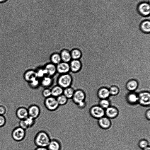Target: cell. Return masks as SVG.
<instances>
[{
  "label": "cell",
  "mask_w": 150,
  "mask_h": 150,
  "mask_svg": "<svg viewBox=\"0 0 150 150\" xmlns=\"http://www.w3.org/2000/svg\"><path fill=\"white\" fill-rule=\"evenodd\" d=\"M51 139L46 132L40 130L35 135L34 139V143L36 147H47Z\"/></svg>",
  "instance_id": "1"
},
{
  "label": "cell",
  "mask_w": 150,
  "mask_h": 150,
  "mask_svg": "<svg viewBox=\"0 0 150 150\" xmlns=\"http://www.w3.org/2000/svg\"><path fill=\"white\" fill-rule=\"evenodd\" d=\"M136 11L139 15L144 17H149L150 13L149 0H142L137 4Z\"/></svg>",
  "instance_id": "2"
},
{
  "label": "cell",
  "mask_w": 150,
  "mask_h": 150,
  "mask_svg": "<svg viewBox=\"0 0 150 150\" xmlns=\"http://www.w3.org/2000/svg\"><path fill=\"white\" fill-rule=\"evenodd\" d=\"M73 81L72 77L69 73L60 74L57 79V85L63 88L71 86Z\"/></svg>",
  "instance_id": "3"
},
{
  "label": "cell",
  "mask_w": 150,
  "mask_h": 150,
  "mask_svg": "<svg viewBox=\"0 0 150 150\" xmlns=\"http://www.w3.org/2000/svg\"><path fill=\"white\" fill-rule=\"evenodd\" d=\"M89 112L91 117L97 120L105 116V110L98 105L91 106Z\"/></svg>",
  "instance_id": "4"
},
{
  "label": "cell",
  "mask_w": 150,
  "mask_h": 150,
  "mask_svg": "<svg viewBox=\"0 0 150 150\" xmlns=\"http://www.w3.org/2000/svg\"><path fill=\"white\" fill-rule=\"evenodd\" d=\"M44 104L45 108L50 111H56L59 106L56 98L52 96L45 98Z\"/></svg>",
  "instance_id": "5"
},
{
  "label": "cell",
  "mask_w": 150,
  "mask_h": 150,
  "mask_svg": "<svg viewBox=\"0 0 150 150\" xmlns=\"http://www.w3.org/2000/svg\"><path fill=\"white\" fill-rule=\"evenodd\" d=\"M138 95L139 104L143 107H149L150 105V92L141 91L138 93Z\"/></svg>",
  "instance_id": "6"
},
{
  "label": "cell",
  "mask_w": 150,
  "mask_h": 150,
  "mask_svg": "<svg viewBox=\"0 0 150 150\" xmlns=\"http://www.w3.org/2000/svg\"><path fill=\"white\" fill-rule=\"evenodd\" d=\"M86 94L84 91L82 89H78L75 90L71 99L73 103L77 105L86 100Z\"/></svg>",
  "instance_id": "7"
},
{
  "label": "cell",
  "mask_w": 150,
  "mask_h": 150,
  "mask_svg": "<svg viewBox=\"0 0 150 150\" xmlns=\"http://www.w3.org/2000/svg\"><path fill=\"white\" fill-rule=\"evenodd\" d=\"M26 135V130L20 127L15 128L13 130L11 134V136L13 139L16 141L18 142L24 139Z\"/></svg>",
  "instance_id": "8"
},
{
  "label": "cell",
  "mask_w": 150,
  "mask_h": 150,
  "mask_svg": "<svg viewBox=\"0 0 150 150\" xmlns=\"http://www.w3.org/2000/svg\"><path fill=\"white\" fill-rule=\"evenodd\" d=\"M70 71L78 73L82 71L83 64L81 60L71 59L69 63Z\"/></svg>",
  "instance_id": "9"
},
{
  "label": "cell",
  "mask_w": 150,
  "mask_h": 150,
  "mask_svg": "<svg viewBox=\"0 0 150 150\" xmlns=\"http://www.w3.org/2000/svg\"><path fill=\"white\" fill-rule=\"evenodd\" d=\"M28 116L35 120L39 117L41 112L39 107L37 105L32 104L27 108Z\"/></svg>",
  "instance_id": "10"
},
{
  "label": "cell",
  "mask_w": 150,
  "mask_h": 150,
  "mask_svg": "<svg viewBox=\"0 0 150 150\" xmlns=\"http://www.w3.org/2000/svg\"><path fill=\"white\" fill-rule=\"evenodd\" d=\"M120 112L118 109L114 106H110L105 109V115L110 119H115L118 117Z\"/></svg>",
  "instance_id": "11"
},
{
  "label": "cell",
  "mask_w": 150,
  "mask_h": 150,
  "mask_svg": "<svg viewBox=\"0 0 150 150\" xmlns=\"http://www.w3.org/2000/svg\"><path fill=\"white\" fill-rule=\"evenodd\" d=\"M97 122L99 127L104 130L109 129L112 125L111 119L105 116L98 119Z\"/></svg>",
  "instance_id": "12"
},
{
  "label": "cell",
  "mask_w": 150,
  "mask_h": 150,
  "mask_svg": "<svg viewBox=\"0 0 150 150\" xmlns=\"http://www.w3.org/2000/svg\"><path fill=\"white\" fill-rule=\"evenodd\" d=\"M56 66L57 73L60 74L69 73L70 71L69 63L61 61Z\"/></svg>",
  "instance_id": "13"
},
{
  "label": "cell",
  "mask_w": 150,
  "mask_h": 150,
  "mask_svg": "<svg viewBox=\"0 0 150 150\" xmlns=\"http://www.w3.org/2000/svg\"><path fill=\"white\" fill-rule=\"evenodd\" d=\"M126 100L127 102L131 106L136 105L138 103V93L134 92H130L127 95Z\"/></svg>",
  "instance_id": "14"
},
{
  "label": "cell",
  "mask_w": 150,
  "mask_h": 150,
  "mask_svg": "<svg viewBox=\"0 0 150 150\" xmlns=\"http://www.w3.org/2000/svg\"><path fill=\"white\" fill-rule=\"evenodd\" d=\"M24 80L28 83L37 78L36 71L33 69H28L25 71L23 74Z\"/></svg>",
  "instance_id": "15"
},
{
  "label": "cell",
  "mask_w": 150,
  "mask_h": 150,
  "mask_svg": "<svg viewBox=\"0 0 150 150\" xmlns=\"http://www.w3.org/2000/svg\"><path fill=\"white\" fill-rule=\"evenodd\" d=\"M43 67L47 76L52 77L57 73L56 65L50 62L46 63Z\"/></svg>",
  "instance_id": "16"
},
{
  "label": "cell",
  "mask_w": 150,
  "mask_h": 150,
  "mask_svg": "<svg viewBox=\"0 0 150 150\" xmlns=\"http://www.w3.org/2000/svg\"><path fill=\"white\" fill-rule=\"evenodd\" d=\"M47 148L48 150H62V149L61 142L54 139H51Z\"/></svg>",
  "instance_id": "17"
},
{
  "label": "cell",
  "mask_w": 150,
  "mask_h": 150,
  "mask_svg": "<svg viewBox=\"0 0 150 150\" xmlns=\"http://www.w3.org/2000/svg\"><path fill=\"white\" fill-rule=\"evenodd\" d=\"M140 30L143 33H150V21L149 19H144L141 21L139 25Z\"/></svg>",
  "instance_id": "18"
},
{
  "label": "cell",
  "mask_w": 150,
  "mask_h": 150,
  "mask_svg": "<svg viewBox=\"0 0 150 150\" xmlns=\"http://www.w3.org/2000/svg\"><path fill=\"white\" fill-rule=\"evenodd\" d=\"M16 115L20 120L25 119L28 117L27 108L23 106L19 107L16 111Z\"/></svg>",
  "instance_id": "19"
},
{
  "label": "cell",
  "mask_w": 150,
  "mask_h": 150,
  "mask_svg": "<svg viewBox=\"0 0 150 150\" xmlns=\"http://www.w3.org/2000/svg\"><path fill=\"white\" fill-rule=\"evenodd\" d=\"M59 54L62 61L69 63L72 59L70 51L67 49L62 50Z\"/></svg>",
  "instance_id": "20"
},
{
  "label": "cell",
  "mask_w": 150,
  "mask_h": 150,
  "mask_svg": "<svg viewBox=\"0 0 150 150\" xmlns=\"http://www.w3.org/2000/svg\"><path fill=\"white\" fill-rule=\"evenodd\" d=\"M53 83V80L52 77L45 76L40 80V86L45 88H49Z\"/></svg>",
  "instance_id": "21"
},
{
  "label": "cell",
  "mask_w": 150,
  "mask_h": 150,
  "mask_svg": "<svg viewBox=\"0 0 150 150\" xmlns=\"http://www.w3.org/2000/svg\"><path fill=\"white\" fill-rule=\"evenodd\" d=\"M97 96L100 99H108L110 96L109 89L105 87L100 88L98 91Z\"/></svg>",
  "instance_id": "22"
},
{
  "label": "cell",
  "mask_w": 150,
  "mask_h": 150,
  "mask_svg": "<svg viewBox=\"0 0 150 150\" xmlns=\"http://www.w3.org/2000/svg\"><path fill=\"white\" fill-rule=\"evenodd\" d=\"M72 59L81 60L83 53L82 50L79 48H74L70 51Z\"/></svg>",
  "instance_id": "23"
},
{
  "label": "cell",
  "mask_w": 150,
  "mask_h": 150,
  "mask_svg": "<svg viewBox=\"0 0 150 150\" xmlns=\"http://www.w3.org/2000/svg\"><path fill=\"white\" fill-rule=\"evenodd\" d=\"M138 86L137 82L135 80H131L127 83L126 88L130 92L136 91Z\"/></svg>",
  "instance_id": "24"
},
{
  "label": "cell",
  "mask_w": 150,
  "mask_h": 150,
  "mask_svg": "<svg viewBox=\"0 0 150 150\" xmlns=\"http://www.w3.org/2000/svg\"><path fill=\"white\" fill-rule=\"evenodd\" d=\"M63 89L58 85L54 86L51 89L52 96L56 98L62 94Z\"/></svg>",
  "instance_id": "25"
},
{
  "label": "cell",
  "mask_w": 150,
  "mask_h": 150,
  "mask_svg": "<svg viewBox=\"0 0 150 150\" xmlns=\"http://www.w3.org/2000/svg\"><path fill=\"white\" fill-rule=\"evenodd\" d=\"M50 59V62L55 65H57L62 61L59 53L57 52L52 54Z\"/></svg>",
  "instance_id": "26"
},
{
  "label": "cell",
  "mask_w": 150,
  "mask_h": 150,
  "mask_svg": "<svg viewBox=\"0 0 150 150\" xmlns=\"http://www.w3.org/2000/svg\"><path fill=\"white\" fill-rule=\"evenodd\" d=\"M75 90L71 86L63 89V94L68 99H71Z\"/></svg>",
  "instance_id": "27"
},
{
  "label": "cell",
  "mask_w": 150,
  "mask_h": 150,
  "mask_svg": "<svg viewBox=\"0 0 150 150\" xmlns=\"http://www.w3.org/2000/svg\"><path fill=\"white\" fill-rule=\"evenodd\" d=\"M56 98L59 106L65 105L68 103L69 100L63 94L57 97Z\"/></svg>",
  "instance_id": "28"
},
{
  "label": "cell",
  "mask_w": 150,
  "mask_h": 150,
  "mask_svg": "<svg viewBox=\"0 0 150 150\" xmlns=\"http://www.w3.org/2000/svg\"><path fill=\"white\" fill-rule=\"evenodd\" d=\"M98 105L105 110L110 106V102L108 99H100L98 102Z\"/></svg>",
  "instance_id": "29"
},
{
  "label": "cell",
  "mask_w": 150,
  "mask_h": 150,
  "mask_svg": "<svg viewBox=\"0 0 150 150\" xmlns=\"http://www.w3.org/2000/svg\"><path fill=\"white\" fill-rule=\"evenodd\" d=\"M28 83L30 87L33 89L38 88L40 86V80L38 78L30 81Z\"/></svg>",
  "instance_id": "30"
},
{
  "label": "cell",
  "mask_w": 150,
  "mask_h": 150,
  "mask_svg": "<svg viewBox=\"0 0 150 150\" xmlns=\"http://www.w3.org/2000/svg\"><path fill=\"white\" fill-rule=\"evenodd\" d=\"M111 96L119 97L120 90L117 86H113L109 89Z\"/></svg>",
  "instance_id": "31"
},
{
  "label": "cell",
  "mask_w": 150,
  "mask_h": 150,
  "mask_svg": "<svg viewBox=\"0 0 150 150\" xmlns=\"http://www.w3.org/2000/svg\"><path fill=\"white\" fill-rule=\"evenodd\" d=\"M138 146L142 150L150 146L149 141L146 139H142L139 141Z\"/></svg>",
  "instance_id": "32"
},
{
  "label": "cell",
  "mask_w": 150,
  "mask_h": 150,
  "mask_svg": "<svg viewBox=\"0 0 150 150\" xmlns=\"http://www.w3.org/2000/svg\"><path fill=\"white\" fill-rule=\"evenodd\" d=\"M35 71L37 77L38 79H41L44 76H46V72L43 67H39Z\"/></svg>",
  "instance_id": "33"
},
{
  "label": "cell",
  "mask_w": 150,
  "mask_h": 150,
  "mask_svg": "<svg viewBox=\"0 0 150 150\" xmlns=\"http://www.w3.org/2000/svg\"><path fill=\"white\" fill-rule=\"evenodd\" d=\"M35 120L29 116L24 120L28 129L32 127L34 125L35 123Z\"/></svg>",
  "instance_id": "34"
},
{
  "label": "cell",
  "mask_w": 150,
  "mask_h": 150,
  "mask_svg": "<svg viewBox=\"0 0 150 150\" xmlns=\"http://www.w3.org/2000/svg\"><path fill=\"white\" fill-rule=\"evenodd\" d=\"M42 96L45 98L52 96L51 89L49 88H45L42 92Z\"/></svg>",
  "instance_id": "35"
},
{
  "label": "cell",
  "mask_w": 150,
  "mask_h": 150,
  "mask_svg": "<svg viewBox=\"0 0 150 150\" xmlns=\"http://www.w3.org/2000/svg\"><path fill=\"white\" fill-rule=\"evenodd\" d=\"M19 127L25 130H27L28 129L25 122L24 120H20L19 122Z\"/></svg>",
  "instance_id": "36"
},
{
  "label": "cell",
  "mask_w": 150,
  "mask_h": 150,
  "mask_svg": "<svg viewBox=\"0 0 150 150\" xmlns=\"http://www.w3.org/2000/svg\"><path fill=\"white\" fill-rule=\"evenodd\" d=\"M87 105V103L86 100L76 105L77 107L80 109H83L85 108Z\"/></svg>",
  "instance_id": "37"
},
{
  "label": "cell",
  "mask_w": 150,
  "mask_h": 150,
  "mask_svg": "<svg viewBox=\"0 0 150 150\" xmlns=\"http://www.w3.org/2000/svg\"><path fill=\"white\" fill-rule=\"evenodd\" d=\"M6 122V119L4 115H0V127L3 126Z\"/></svg>",
  "instance_id": "38"
},
{
  "label": "cell",
  "mask_w": 150,
  "mask_h": 150,
  "mask_svg": "<svg viewBox=\"0 0 150 150\" xmlns=\"http://www.w3.org/2000/svg\"><path fill=\"white\" fill-rule=\"evenodd\" d=\"M6 109L5 107L2 105H0V115H4L6 113Z\"/></svg>",
  "instance_id": "39"
},
{
  "label": "cell",
  "mask_w": 150,
  "mask_h": 150,
  "mask_svg": "<svg viewBox=\"0 0 150 150\" xmlns=\"http://www.w3.org/2000/svg\"><path fill=\"white\" fill-rule=\"evenodd\" d=\"M144 116L145 118L148 121L150 120V109L149 108L146 111Z\"/></svg>",
  "instance_id": "40"
},
{
  "label": "cell",
  "mask_w": 150,
  "mask_h": 150,
  "mask_svg": "<svg viewBox=\"0 0 150 150\" xmlns=\"http://www.w3.org/2000/svg\"><path fill=\"white\" fill-rule=\"evenodd\" d=\"M34 150H48L47 147H36Z\"/></svg>",
  "instance_id": "41"
},
{
  "label": "cell",
  "mask_w": 150,
  "mask_h": 150,
  "mask_svg": "<svg viewBox=\"0 0 150 150\" xmlns=\"http://www.w3.org/2000/svg\"><path fill=\"white\" fill-rule=\"evenodd\" d=\"M142 150H150V146H149L147 147L142 149Z\"/></svg>",
  "instance_id": "42"
},
{
  "label": "cell",
  "mask_w": 150,
  "mask_h": 150,
  "mask_svg": "<svg viewBox=\"0 0 150 150\" xmlns=\"http://www.w3.org/2000/svg\"><path fill=\"white\" fill-rule=\"evenodd\" d=\"M7 0H0V3H3L6 1Z\"/></svg>",
  "instance_id": "43"
}]
</instances>
